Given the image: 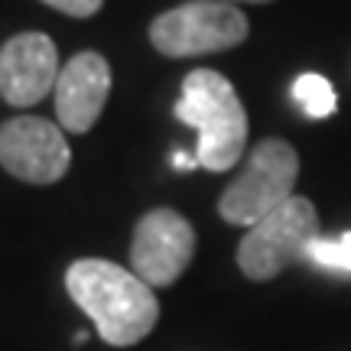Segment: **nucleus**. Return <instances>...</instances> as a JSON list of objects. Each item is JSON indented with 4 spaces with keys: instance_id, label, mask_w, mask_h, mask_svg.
Segmentation results:
<instances>
[{
    "instance_id": "9d476101",
    "label": "nucleus",
    "mask_w": 351,
    "mask_h": 351,
    "mask_svg": "<svg viewBox=\"0 0 351 351\" xmlns=\"http://www.w3.org/2000/svg\"><path fill=\"white\" fill-rule=\"evenodd\" d=\"M293 101H296L302 108V114L313 117V121L328 117V114L335 111V104H339L332 82H328L326 75H315V72H306V75H300L293 82Z\"/></svg>"
},
{
    "instance_id": "7ed1b4c3",
    "label": "nucleus",
    "mask_w": 351,
    "mask_h": 351,
    "mask_svg": "<svg viewBox=\"0 0 351 351\" xmlns=\"http://www.w3.org/2000/svg\"><path fill=\"white\" fill-rule=\"evenodd\" d=\"M296 176H300V156L287 140H261L247 156V166L241 169V176L221 192L218 212L228 225L254 228L261 218L293 199Z\"/></svg>"
},
{
    "instance_id": "1a4fd4ad",
    "label": "nucleus",
    "mask_w": 351,
    "mask_h": 351,
    "mask_svg": "<svg viewBox=\"0 0 351 351\" xmlns=\"http://www.w3.org/2000/svg\"><path fill=\"white\" fill-rule=\"evenodd\" d=\"M56 117L69 134H88L111 95V65L98 52H78L56 82Z\"/></svg>"
},
{
    "instance_id": "2eb2a0df",
    "label": "nucleus",
    "mask_w": 351,
    "mask_h": 351,
    "mask_svg": "<svg viewBox=\"0 0 351 351\" xmlns=\"http://www.w3.org/2000/svg\"><path fill=\"white\" fill-rule=\"evenodd\" d=\"M225 3H244V0H225ZM247 3H270V0H247Z\"/></svg>"
},
{
    "instance_id": "f8f14e48",
    "label": "nucleus",
    "mask_w": 351,
    "mask_h": 351,
    "mask_svg": "<svg viewBox=\"0 0 351 351\" xmlns=\"http://www.w3.org/2000/svg\"><path fill=\"white\" fill-rule=\"evenodd\" d=\"M46 7H52V10H62L69 13V16H95V13L101 10V3L104 0H43Z\"/></svg>"
},
{
    "instance_id": "39448f33",
    "label": "nucleus",
    "mask_w": 351,
    "mask_h": 351,
    "mask_svg": "<svg viewBox=\"0 0 351 351\" xmlns=\"http://www.w3.org/2000/svg\"><path fill=\"white\" fill-rule=\"evenodd\" d=\"M315 238H322L315 205L302 195H293L287 205L261 218L244 234L238 247V267L247 280H257V283L274 280L289 263L306 261V251Z\"/></svg>"
},
{
    "instance_id": "6e6552de",
    "label": "nucleus",
    "mask_w": 351,
    "mask_h": 351,
    "mask_svg": "<svg viewBox=\"0 0 351 351\" xmlns=\"http://www.w3.org/2000/svg\"><path fill=\"white\" fill-rule=\"evenodd\" d=\"M59 52L46 33H20L0 49V98L13 108L39 104L59 82Z\"/></svg>"
},
{
    "instance_id": "0eeeda50",
    "label": "nucleus",
    "mask_w": 351,
    "mask_h": 351,
    "mask_svg": "<svg viewBox=\"0 0 351 351\" xmlns=\"http://www.w3.org/2000/svg\"><path fill=\"white\" fill-rule=\"evenodd\" d=\"M195 254V231L173 208H153L134 228L130 270L150 287H169L186 274Z\"/></svg>"
},
{
    "instance_id": "9b49d317",
    "label": "nucleus",
    "mask_w": 351,
    "mask_h": 351,
    "mask_svg": "<svg viewBox=\"0 0 351 351\" xmlns=\"http://www.w3.org/2000/svg\"><path fill=\"white\" fill-rule=\"evenodd\" d=\"M306 263L328 274H351V231L335 238H315L306 251Z\"/></svg>"
},
{
    "instance_id": "4468645a",
    "label": "nucleus",
    "mask_w": 351,
    "mask_h": 351,
    "mask_svg": "<svg viewBox=\"0 0 351 351\" xmlns=\"http://www.w3.org/2000/svg\"><path fill=\"white\" fill-rule=\"evenodd\" d=\"M72 341H75V345H85V341H88V332H75V335H72Z\"/></svg>"
},
{
    "instance_id": "ddd939ff",
    "label": "nucleus",
    "mask_w": 351,
    "mask_h": 351,
    "mask_svg": "<svg viewBox=\"0 0 351 351\" xmlns=\"http://www.w3.org/2000/svg\"><path fill=\"white\" fill-rule=\"evenodd\" d=\"M173 166L179 169V173H189V169H195V166H199V160H195V156H189V153H173Z\"/></svg>"
},
{
    "instance_id": "423d86ee",
    "label": "nucleus",
    "mask_w": 351,
    "mask_h": 351,
    "mask_svg": "<svg viewBox=\"0 0 351 351\" xmlns=\"http://www.w3.org/2000/svg\"><path fill=\"white\" fill-rule=\"evenodd\" d=\"M69 140L52 121L20 114L0 127V166L16 179L33 186H52L69 173Z\"/></svg>"
},
{
    "instance_id": "20e7f679",
    "label": "nucleus",
    "mask_w": 351,
    "mask_h": 351,
    "mask_svg": "<svg viewBox=\"0 0 351 351\" xmlns=\"http://www.w3.org/2000/svg\"><path fill=\"white\" fill-rule=\"evenodd\" d=\"M251 33L247 16L225 0H189L150 23V43L169 59H192L241 46Z\"/></svg>"
},
{
    "instance_id": "f03ea898",
    "label": "nucleus",
    "mask_w": 351,
    "mask_h": 351,
    "mask_svg": "<svg viewBox=\"0 0 351 351\" xmlns=\"http://www.w3.org/2000/svg\"><path fill=\"white\" fill-rule=\"evenodd\" d=\"M176 117L195 127V160L208 173H225L244 156L247 147V111L234 85L215 69L189 72L176 101Z\"/></svg>"
},
{
    "instance_id": "f257e3e1",
    "label": "nucleus",
    "mask_w": 351,
    "mask_h": 351,
    "mask_svg": "<svg viewBox=\"0 0 351 351\" xmlns=\"http://www.w3.org/2000/svg\"><path fill=\"white\" fill-rule=\"evenodd\" d=\"M65 289L114 348L147 339L160 319V300L150 283L111 261H75L65 270Z\"/></svg>"
}]
</instances>
